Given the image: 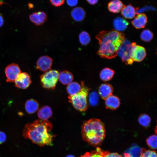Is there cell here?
Returning a JSON list of instances; mask_svg holds the SVG:
<instances>
[{
    "label": "cell",
    "mask_w": 157,
    "mask_h": 157,
    "mask_svg": "<svg viewBox=\"0 0 157 157\" xmlns=\"http://www.w3.org/2000/svg\"><path fill=\"white\" fill-rule=\"evenodd\" d=\"M52 127L51 123L48 120L38 119L25 125L22 135L38 145H50L54 137L50 133Z\"/></svg>",
    "instance_id": "cell-1"
},
{
    "label": "cell",
    "mask_w": 157,
    "mask_h": 157,
    "mask_svg": "<svg viewBox=\"0 0 157 157\" xmlns=\"http://www.w3.org/2000/svg\"><path fill=\"white\" fill-rule=\"evenodd\" d=\"M96 38L100 45L97 53L101 57L109 59L117 55L118 49L125 39L124 33L114 30L100 32Z\"/></svg>",
    "instance_id": "cell-2"
},
{
    "label": "cell",
    "mask_w": 157,
    "mask_h": 157,
    "mask_svg": "<svg viewBox=\"0 0 157 157\" xmlns=\"http://www.w3.org/2000/svg\"><path fill=\"white\" fill-rule=\"evenodd\" d=\"M105 128L99 119L93 118L84 122L81 126L83 139L90 144L96 146L100 144L105 137Z\"/></svg>",
    "instance_id": "cell-3"
},
{
    "label": "cell",
    "mask_w": 157,
    "mask_h": 157,
    "mask_svg": "<svg viewBox=\"0 0 157 157\" xmlns=\"http://www.w3.org/2000/svg\"><path fill=\"white\" fill-rule=\"evenodd\" d=\"M81 89L77 93L73 95H69V101L77 110L81 112L86 111L88 108L87 97L89 89L85 85L84 82L81 83Z\"/></svg>",
    "instance_id": "cell-4"
},
{
    "label": "cell",
    "mask_w": 157,
    "mask_h": 157,
    "mask_svg": "<svg viewBox=\"0 0 157 157\" xmlns=\"http://www.w3.org/2000/svg\"><path fill=\"white\" fill-rule=\"evenodd\" d=\"M59 72L55 70H49L41 75L40 80L42 86L46 89H54L58 80Z\"/></svg>",
    "instance_id": "cell-5"
},
{
    "label": "cell",
    "mask_w": 157,
    "mask_h": 157,
    "mask_svg": "<svg viewBox=\"0 0 157 157\" xmlns=\"http://www.w3.org/2000/svg\"><path fill=\"white\" fill-rule=\"evenodd\" d=\"M131 47V43L125 39L117 51V55L120 57L122 62L127 65H131L133 62L130 56Z\"/></svg>",
    "instance_id": "cell-6"
},
{
    "label": "cell",
    "mask_w": 157,
    "mask_h": 157,
    "mask_svg": "<svg viewBox=\"0 0 157 157\" xmlns=\"http://www.w3.org/2000/svg\"><path fill=\"white\" fill-rule=\"evenodd\" d=\"M131 44L130 56L133 61L141 62L145 58L146 52L145 48L142 46L137 45L135 42Z\"/></svg>",
    "instance_id": "cell-7"
},
{
    "label": "cell",
    "mask_w": 157,
    "mask_h": 157,
    "mask_svg": "<svg viewBox=\"0 0 157 157\" xmlns=\"http://www.w3.org/2000/svg\"><path fill=\"white\" fill-rule=\"evenodd\" d=\"M5 72L7 82H15L19 74L21 72L19 65L12 63L8 65L5 68Z\"/></svg>",
    "instance_id": "cell-8"
},
{
    "label": "cell",
    "mask_w": 157,
    "mask_h": 157,
    "mask_svg": "<svg viewBox=\"0 0 157 157\" xmlns=\"http://www.w3.org/2000/svg\"><path fill=\"white\" fill-rule=\"evenodd\" d=\"M15 86L19 88L26 89L32 83L29 75L27 72H21L15 81Z\"/></svg>",
    "instance_id": "cell-9"
},
{
    "label": "cell",
    "mask_w": 157,
    "mask_h": 157,
    "mask_svg": "<svg viewBox=\"0 0 157 157\" xmlns=\"http://www.w3.org/2000/svg\"><path fill=\"white\" fill-rule=\"evenodd\" d=\"M53 60L48 56L40 57L36 62V69L42 72H47L51 68Z\"/></svg>",
    "instance_id": "cell-10"
},
{
    "label": "cell",
    "mask_w": 157,
    "mask_h": 157,
    "mask_svg": "<svg viewBox=\"0 0 157 157\" xmlns=\"http://www.w3.org/2000/svg\"><path fill=\"white\" fill-rule=\"evenodd\" d=\"M29 18L30 20L35 25L40 26L46 21L47 17L44 12L39 11L30 14Z\"/></svg>",
    "instance_id": "cell-11"
},
{
    "label": "cell",
    "mask_w": 157,
    "mask_h": 157,
    "mask_svg": "<svg viewBox=\"0 0 157 157\" xmlns=\"http://www.w3.org/2000/svg\"><path fill=\"white\" fill-rule=\"evenodd\" d=\"M147 22V18L145 14L142 13L138 14L132 20L133 25L137 29L144 28Z\"/></svg>",
    "instance_id": "cell-12"
},
{
    "label": "cell",
    "mask_w": 157,
    "mask_h": 157,
    "mask_svg": "<svg viewBox=\"0 0 157 157\" xmlns=\"http://www.w3.org/2000/svg\"><path fill=\"white\" fill-rule=\"evenodd\" d=\"M85 15V10L80 7L74 8L71 12V15L72 18L76 22L82 21L84 19Z\"/></svg>",
    "instance_id": "cell-13"
},
{
    "label": "cell",
    "mask_w": 157,
    "mask_h": 157,
    "mask_svg": "<svg viewBox=\"0 0 157 157\" xmlns=\"http://www.w3.org/2000/svg\"><path fill=\"white\" fill-rule=\"evenodd\" d=\"M105 99L106 106L109 109L115 110L119 106V99L116 96L111 95Z\"/></svg>",
    "instance_id": "cell-14"
},
{
    "label": "cell",
    "mask_w": 157,
    "mask_h": 157,
    "mask_svg": "<svg viewBox=\"0 0 157 157\" xmlns=\"http://www.w3.org/2000/svg\"><path fill=\"white\" fill-rule=\"evenodd\" d=\"M129 22L125 19L121 17H117L113 21V26L116 31H122L127 28Z\"/></svg>",
    "instance_id": "cell-15"
},
{
    "label": "cell",
    "mask_w": 157,
    "mask_h": 157,
    "mask_svg": "<svg viewBox=\"0 0 157 157\" xmlns=\"http://www.w3.org/2000/svg\"><path fill=\"white\" fill-rule=\"evenodd\" d=\"M74 79L72 74L69 71L64 70L59 73L58 79L63 85H68Z\"/></svg>",
    "instance_id": "cell-16"
},
{
    "label": "cell",
    "mask_w": 157,
    "mask_h": 157,
    "mask_svg": "<svg viewBox=\"0 0 157 157\" xmlns=\"http://www.w3.org/2000/svg\"><path fill=\"white\" fill-rule=\"evenodd\" d=\"M37 115L41 120H47L52 115V112L51 108L48 106H42L38 111Z\"/></svg>",
    "instance_id": "cell-17"
},
{
    "label": "cell",
    "mask_w": 157,
    "mask_h": 157,
    "mask_svg": "<svg viewBox=\"0 0 157 157\" xmlns=\"http://www.w3.org/2000/svg\"><path fill=\"white\" fill-rule=\"evenodd\" d=\"M39 106V104L36 100L34 99H30L26 102L25 108L28 113L32 114L38 110Z\"/></svg>",
    "instance_id": "cell-18"
},
{
    "label": "cell",
    "mask_w": 157,
    "mask_h": 157,
    "mask_svg": "<svg viewBox=\"0 0 157 157\" xmlns=\"http://www.w3.org/2000/svg\"><path fill=\"white\" fill-rule=\"evenodd\" d=\"M113 91V89L112 86L107 83L103 84L101 85L99 89V95L104 99L112 95Z\"/></svg>",
    "instance_id": "cell-19"
},
{
    "label": "cell",
    "mask_w": 157,
    "mask_h": 157,
    "mask_svg": "<svg viewBox=\"0 0 157 157\" xmlns=\"http://www.w3.org/2000/svg\"><path fill=\"white\" fill-rule=\"evenodd\" d=\"M122 16L125 18L132 19L136 15V11L134 8L131 5L124 6L121 10Z\"/></svg>",
    "instance_id": "cell-20"
},
{
    "label": "cell",
    "mask_w": 157,
    "mask_h": 157,
    "mask_svg": "<svg viewBox=\"0 0 157 157\" xmlns=\"http://www.w3.org/2000/svg\"><path fill=\"white\" fill-rule=\"evenodd\" d=\"M124 6L120 0H113L109 3L108 8L109 10L113 13H118L121 10Z\"/></svg>",
    "instance_id": "cell-21"
},
{
    "label": "cell",
    "mask_w": 157,
    "mask_h": 157,
    "mask_svg": "<svg viewBox=\"0 0 157 157\" xmlns=\"http://www.w3.org/2000/svg\"><path fill=\"white\" fill-rule=\"evenodd\" d=\"M141 149L135 144H133L124 154L128 157H140Z\"/></svg>",
    "instance_id": "cell-22"
},
{
    "label": "cell",
    "mask_w": 157,
    "mask_h": 157,
    "mask_svg": "<svg viewBox=\"0 0 157 157\" xmlns=\"http://www.w3.org/2000/svg\"><path fill=\"white\" fill-rule=\"evenodd\" d=\"M114 73L113 70L108 68H105L101 71L100 77L102 80L105 81H108L112 78Z\"/></svg>",
    "instance_id": "cell-23"
},
{
    "label": "cell",
    "mask_w": 157,
    "mask_h": 157,
    "mask_svg": "<svg viewBox=\"0 0 157 157\" xmlns=\"http://www.w3.org/2000/svg\"><path fill=\"white\" fill-rule=\"evenodd\" d=\"M81 88V85L77 82H72L67 85L66 89L69 95H73L78 92Z\"/></svg>",
    "instance_id": "cell-24"
},
{
    "label": "cell",
    "mask_w": 157,
    "mask_h": 157,
    "mask_svg": "<svg viewBox=\"0 0 157 157\" xmlns=\"http://www.w3.org/2000/svg\"><path fill=\"white\" fill-rule=\"evenodd\" d=\"M79 40L80 43L83 45H87L90 42L91 38L89 33L85 31L81 32L79 35Z\"/></svg>",
    "instance_id": "cell-25"
},
{
    "label": "cell",
    "mask_w": 157,
    "mask_h": 157,
    "mask_svg": "<svg viewBox=\"0 0 157 157\" xmlns=\"http://www.w3.org/2000/svg\"><path fill=\"white\" fill-rule=\"evenodd\" d=\"M140 37L142 40L146 42H148L152 39L153 35L152 33L149 30L145 29L142 32Z\"/></svg>",
    "instance_id": "cell-26"
},
{
    "label": "cell",
    "mask_w": 157,
    "mask_h": 157,
    "mask_svg": "<svg viewBox=\"0 0 157 157\" xmlns=\"http://www.w3.org/2000/svg\"><path fill=\"white\" fill-rule=\"evenodd\" d=\"M138 122L141 125L144 127H146L149 125L151 122V119L148 115L143 114L139 116L138 118Z\"/></svg>",
    "instance_id": "cell-27"
},
{
    "label": "cell",
    "mask_w": 157,
    "mask_h": 157,
    "mask_svg": "<svg viewBox=\"0 0 157 157\" xmlns=\"http://www.w3.org/2000/svg\"><path fill=\"white\" fill-rule=\"evenodd\" d=\"M157 136L153 135L149 136L147 140L148 146L151 149H156L157 148Z\"/></svg>",
    "instance_id": "cell-28"
},
{
    "label": "cell",
    "mask_w": 157,
    "mask_h": 157,
    "mask_svg": "<svg viewBox=\"0 0 157 157\" xmlns=\"http://www.w3.org/2000/svg\"><path fill=\"white\" fill-rule=\"evenodd\" d=\"M140 157H157V154L155 151L142 148L141 149Z\"/></svg>",
    "instance_id": "cell-29"
},
{
    "label": "cell",
    "mask_w": 157,
    "mask_h": 157,
    "mask_svg": "<svg viewBox=\"0 0 157 157\" xmlns=\"http://www.w3.org/2000/svg\"><path fill=\"white\" fill-rule=\"evenodd\" d=\"M96 150L98 151L102 155V157H122L117 153H109L108 152L102 151L99 147H97Z\"/></svg>",
    "instance_id": "cell-30"
},
{
    "label": "cell",
    "mask_w": 157,
    "mask_h": 157,
    "mask_svg": "<svg viewBox=\"0 0 157 157\" xmlns=\"http://www.w3.org/2000/svg\"><path fill=\"white\" fill-rule=\"evenodd\" d=\"M99 97L97 94L95 92H93L90 94L89 97L90 104L92 106H95L98 103Z\"/></svg>",
    "instance_id": "cell-31"
},
{
    "label": "cell",
    "mask_w": 157,
    "mask_h": 157,
    "mask_svg": "<svg viewBox=\"0 0 157 157\" xmlns=\"http://www.w3.org/2000/svg\"><path fill=\"white\" fill-rule=\"evenodd\" d=\"M80 157H102V155L97 151L87 152Z\"/></svg>",
    "instance_id": "cell-32"
},
{
    "label": "cell",
    "mask_w": 157,
    "mask_h": 157,
    "mask_svg": "<svg viewBox=\"0 0 157 157\" xmlns=\"http://www.w3.org/2000/svg\"><path fill=\"white\" fill-rule=\"evenodd\" d=\"M49 1L52 5L56 7L61 6L65 1V0H49Z\"/></svg>",
    "instance_id": "cell-33"
},
{
    "label": "cell",
    "mask_w": 157,
    "mask_h": 157,
    "mask_svg": "<svg viewBox=\"0 0 157 157\" xmlns=\"http://www.w3.org/2000/svg\"><path fill=\"white\" fill-rule=\"evenodd\" d=\"M6 139V134L3 132L0 131V144L4 142Z\"/></svg>",
    "instance_id": "cell-34"
},
{
    "label": "cell",
    "mask_w": 157,
    "mask_h": 157,
    "mask_svg": "<svg viewBox=\"0 0 157 157\" xmlns=\"http://www.w3.org/2000/svg\"><path fill=\"white\" fill-rule=\"evenodd\" d=\"M66 2L69 6L73 7L77 5L78 3V0H66Z\"/></svg>",
    "instance_id": "cell-35"
},
{
    "label": "cell",
    "mask_w": 157,
    "mask_h": 157,
    "mask_svg": "<svg viewBox=\"0 0 157 157\" xmlns=\"http://www.w3.org/2000/svg\"><path fill=\"white\" fill-rule=\"evenodd\" d=\"M86 1L90 4L94 5L97 3L98 0H86Z\"/></svg>",
    "instance_id": "cell-36"
},
{
    "label": "cell",
    "mask_w": 157,
    "mask_h": 157,
    "mask_svg": "<svg viewBox=\"0 0 157 157\" xmlns=\"http://www.w3.org/2000/svg\"><path fill=\"white\" fill-rule=\"evenodd\" d=\"M4 20L2 14L0 13V27H2L3 24Z\"/></svg>",
    "instance_id": "cell-37"
},
{
    "label": "cell",
    "mask_w": 157,
    "mask_h": 157,
    "mask_svg": "<svg viewBox=\"0 0 157 157\" xmlns=\"http://www.w3.org/2000/svg\"><path fill=\"white\" fill-rule=\"evenodd\" d=\"M28 6L29 9L32 8L34 7L33 5L31 3H29L28 4Z\"/></svg>",
    "instance_id": "cell-38"
},
{
    "label": "cell",
    "mask_w": 157,
    "mask_h": 157,
    "mask_svg": "<svg viewBox=\"0 0 157 157\" xmlns=\"http://www.w3.org/2000/svg\"><path fill=\"white\" fill-rule=\"evenodd\" d=\"M66 157H75L72 155H69L67 156Z\"/></svg>",
    "instance_id": "cell-39"
},
{
    "label": "cell",
    "mask_w": 157,
    "mask_h": 157,
    "mask_svg": "<svg viewBox=\"0 0 157 157\" xmlns=\"http://www.w3.org/2000/svg\"><path fill=\"white\" fill-rule=\"evenodd\" d=\"M3 3H4L2 2H0V6Z\"/></svg>",
    "instance_id": "cell-40"
},
{
    "label": "cell",
    "mask_w": 157,
    "mask_h": 157,
    "mask_svg": "<svg viewBox=\"0 0 157 157\" xmlns=\"http://www.w3.org/2000/svg\"></svg>",
    "instance_id": "cell-41"
}]
</instances>
